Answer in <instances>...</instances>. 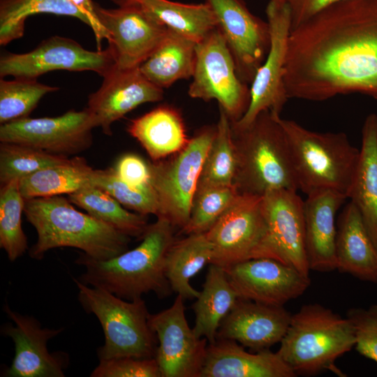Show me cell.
Here are the masks:
<instances>
[{
    "mask_svg": "<svg viewBox=\"0 0 377 377\" xmlns=\"http://www.w3.org/2000/svg\"><path fill=\"white\" fill-rule=\"evenodd\" d=\"M283 82L288 99H377V0L334 3L291 30Z\"/></svg>",
    "mask_w": 377,
    "mask_h": 377,
    "instance_id": "1",
    "label": "cell"
},
{
    "mask_svg": "<svg viewBox=\"0 0 377 377\" xmlns=\"http://www.w3.org/2000/svg\"><path fill=\"white\" fill-rule=\"evenodd\" d=\"M174 226L165 217L149 224L141 243L108 260H99L80 253L75 263L85 268L80 282L133 300L149 292L158 298L172 290L165 276L168 251L175 241Z\"/></svg>",
    "mask_w": 377,
    "mask_h": 377,
    "instance_id": "2",
    "label": "cell"
},
{
    "mask_svg": "<svg viewBox=\"0 0 377 377\" xmlns=\"http://www.w3.org/2000/svg\"><path fill=\"white\" fill-rule=\"evenodd\" d=\"M73 205L61 195L24 199V214L37 233L31 258L41 260L52 249L73 247L105 260L128 250L131 237Z\"/></svg>",
    "mask_w": 377,
    "mask_h": 377,
    "instance_id": "3",
    "label": "cell"
},
{
    "mask_svg": "<svg viewBox=\"0 0 377 377\" xmlns=\"http://www.w3.org/2000/svg\"><path fill=\"white\" fill-rule=\"evenodd\" d=\"M279 116L265 110L243 128L231 126L237 158L233 184L239 193L263 195L275 189L299 190Z\"/></svg>",
    "mask_w": 377,
    "mask_h": 377,
    "instance_id": "4",
    "label": "cell"
},
{
    "mask_svg": "<svg viewBox=\"0 0 377 377\" xmlns=\"http://www.w3.org/2000/svg\"><path fill=\"white\" fill-rule=\"evenodd\" d=\"M278 353L296 375L313 376L325 370L343 374L336 360L355 345L354 327L319 304L302 306L292 315Z\"/></svg>",
    "mask_w": 377,
    "mask_h": 377,
    "instance_id": "5",
    "label": "cell"
},
{
    "mask_svg": "<svg viewBox=\"0 0 377 377\" xmlns=\"http://www.w3.org/2000/svg\"><path fill=\"white\" fill-rule=\"evenodd\" d=\"M279 121L288 142L299 189L306 195L330 189L348 198L360 149L347 135L311 131L280 116Z\"/></svg>",
    "mask_w": 377,
    "mask_h": 377,
    "instance_id": "6",
    "label": "cell"
},
{
    "mask_svg": "<svg viewBox=\"0 0 377 377\" xmlns=\"http://www.w3.org/2000/svg\"><path fill=\"white\" fill-rule=\"evenodd\" d=\"M74 281L81 305L96 316L104 332L105 343L97 352L99 360L155 357L158 339L149 326V313L142 297L126 300L78 279Z\"/></svg>",
    "mask_w": 377,
    "mask_h": 377,
    "instance_id": "7",
    "label": "cell"
},
{
    "mask_svg": "<svg viewBox=\"0 0 377 377\" xmlns=\"http://www.w3.org/2000/svg\"><path fill=\"white\" fill-rule=\"evenodd\" d=\"M216 133V126L200 129L186 146L171 158L149 163L151 184L159 204L157 216L182 229L191 214L202 165Z\"/></svg>",
    "mask_w": 377,
    "mask_h": 377,
    "instance_id": "8",
    "label": "cell"
},
{
    "mask_svg": "<svg viewBox=\"0 0 377 377\" xmlns=\"http://www.w3.org/2000/svg\"><path fill=\"white\" fill-rule=\"evenodd\" d=\"M212 248L210 264L226 269L258 258H271L263 195L239 193L207 231Z\"/></svg>",
    "mask_w": 377,
    "mask_h": 377,
    "instance_id": "9",
    "label": "cell"
},
{
    "mask_svg": "<svg viewBox=\"0 0 377 377\" xmlns=\"http://www.w3.org/2000/svg\"><path fill=\"white\" fill-rule=\"evenodd\" d=\"M188 94L205 101L216 100L231 122L250 103V87L239 77L226 41L218 28L196 44L195 61Z\"/></svg>",
    "mask_w": 377,
    "mask_h": 377,
    "instance_id": "10",
    "label": "cell"
},
{
    "mask_svg": "<svg viewBox=\"0 0 377 377\" xmlns=\"http://www.w3.org/2000/svg\"><path fill=\"white\" fill-rule=\"evenodd\" d=\"M266 13L270 31L269 48L251 83L247 110L239 120L230 121L233 128L247 126L265 110L280 115L288 99L283 77L291 31L290 9L287 1H270Z\"/></svg>",
    "mask_w": 377,
    "mask_h": 377,
    "instance_id": "11",
    "label": "cell"
},
{
    "mask_svg": "<svg viewBox=\"0 0 377 377\" xmlns=\"http://www.w3.org/2000/svg\"><path fill=\"white\" fill-rule=\"evenodd\" d=\"M98 127L86 108L68 110L54 117H26L1 124L0 142H15L68 156L87 150L93 145L92 131Z\"/></svg>",
    "mask_w": 377,
    "mask_h": 377,
    "instance_id": "12",
    "label": "cell"
},
{
    "mask_svg": "<svg viewBox=\"0 0 377 377\" xmlns=\"http://www.w3.org/2000/svg\"><path fill=\"white\" fill-rule=\"evenodd\" d=\"M115 65L107 47L90 51L73 39L52 36L33 50L21 54L5 52L0 58V76L37 79L52 71H94L103 77Z\"/></svg>",
    "mask_w": 377,
    "mask_h": 377,
    "instance_id": "13",
    "label": "cell"
},
{
    "mask_svg": "<svg viewBox=\"0 0 377 377\" xmlns=\"http://www.w3.org/2000/svg\"><path fill=\"white\" fill-rule=\"evenodd\" d=\"M96 16L107 33L108 47L119 68L140 66L154 52L168 29L138 3L108 9L94 3Z\"/></svg>",
    "mask_w": 377,
    "mask_h": 377,
    "instance_id": "14",
    "label": "cell"
},
{
    "mask_svg": "<svg viewBox=\"0 0 377 377\" xmlns=\"http://www.w3.org/2000/svg\"><path fill=\"white\" fill-rule=\"evenodd\" d=\"M184 311V299L177 295L169 308L149 315L158 342L155 359L162 377H200L208 341L196 337Z\"/></svg>",
    "mask_w": 377,
    "mask_h": 377,
    "instance_id": "15",
    "label": "cell"
},
{
    "mask_svg": "<svg viewBox=\"0 0 377 377\" xmlns=\"http://www.w3.org/2000/svg\"><path fill=\"white\" fill-rule=\"evenodd\" d=\"M235 63L239 77L251 84L270 45L267 22L253 15L242 0H207Z\"/></svg>",
    "mask_w": 377,
    "mask_h": 377,
    "instance_id": "16",
    "label": "cell"
},
{
    "mask_svg": "<svg viewBox=\"0 0 377 377\" xmlns=\"http://www.w3.org/2000/svg\"><path fill=\"white\" fill-rule=\"evenodd\" d=\"M224 269L239 298L269 305L283 306L310 285L309 276L270 258L250 259Z\"/></svg>",
    "mask_w": 377,
    "mask_h": 377,
    "instance_id": "17",
    "label": "cell"
},
{
    "mask_svg": "<svg viewBox=\"0 0 377 377\" xmlns=\"http://www.w3.org/2000/svg\"><path fill=\"white\" fill-rule=\"evenodd\" d=\"M263 207L271 258L309 276L304 200L297 191H269L263 195Z\"/></svg>",
    "mask_w": 377,
    "mask_h": 377,
    "instance_id": "18",
    "label": "cell"
},
{
    "mask_svg": "<svg viewBox=\"0 0 377 377\" xmlns=\"http://www.w3.org/2000/svg\"><path fill=\"white\" fill-rule=\"evenodd\" d=\"M100 88L89 96L87 109L104 134L111 135L112 124L138 106L162 100L163 89L151 82L140 68L114 66L103 77Z\"/></svg>",
    "mask_w": 377,
    "mask_h": 377,
    "instance_id": "19",
    "label": "cell"
},
{
    "mask_svg": "<svg viewBox=\"0 0 377 377\" xmlns=\"http://www.w3.org/2000/svg\"><path fill=\"white\" fill-rule=\"evenodd\" d=\"M3 310L15 324L5 325L1 330L15 346L14 358L3 376L64 377V357L50 353L47 348V341L63 330L43 328L36 318L14 311L7 304Z\"/></svg>",
    "mask_w": 377,
    "mask_h": 377,
    "instance_id": "20",
    "label": "cell"
},
{
    "mask_svg": "<svg viewBox=\"0 0 377 377\" xmlns=\"http://www.w3.org/2000/svg\"><path fill=\"white\" fill-rule=\"evenodd\" d=\"M292 315L283 306H274L239 298L222 320L216 339H230L255 351L280 343Z\"/></svg>",
    "mask_w": 377,
    "mask_h": 377,
    "instance_id": "21",
    "label": "cell"
},
{
    "mask_svg": "<svg viewBox=\"0 0 377 377\" xmlns=\"http://www.w3.org/2000/svg\"><path fill=\"white\" fill-rule=\"evenodd\" d=\"M304 201L305 248L310 270L321 272L337 269L336 215L347 196L339 191L321 189Z\"/></svg>",
    "mask_w": 377,
    "mask_h": 377,
    "instance_id": "22",
    "label": "cell"
},
{
    "mask_svg": "<svg viewBox=\"0 0 377 377\" xmlns=\"http://www.w3.org/2000/svg\"><path fill=\"white\" fill-rule=\"evenodd\" d=\"M296 374L278 352L249 353L238 342L216 339L207 347L200 377H295Z\"/></svg>",
    "mask_w": 377,
    "mask_h": 377,
    "instance_id": "23",
    "label": "cell"
},
{
    "mask_svg": "<svg viewBox=\"0 0 377 377\" xmlns=\"http://www.w3.org/2000/svg\"><path fill=\"white\" fill-rule=\"evenodd\" d=\"M337 225V269L377 283V247L353 202L343 207Z\"/></svg>",
    "mask_w": 377,
    "mask_h": 377,
    "instance_id": "24",
    "label": "cell"
},
{
    "mask_svg": "<svg viewBox=\"0 0 377 377\" xmlns=\"http://www.w3.org/2000/svg\"><path fill=\"white\" fill-rule=\"evenodd\" d=\"M127 131L138 141L153 161L180 151L190 140L180 112L165 105L132 119Z\"/></svg>",
    "mask_w": 377,
    "mask_h": 377,
    "instance_id": "25",
    "label": "cell"
},
{
    "mask_svg": "<svg viewBox=\"0 0 377 377\" xmlns=\"http://www.w3.org/2000/svg\"><path fill=\"white\" fill-rule=\"evenodd\" d=\"M359 209L377 247V114H369L362 129L360 156L348 194Z\"/></svg>",
    "mask_w": 377,
    "mask_h": 377,
    "instance_id": "26",
    "label": "cell"
},
{
    "mask_svg": "<svg viewBox=\"0 0 377 377\" xmlns=\"http://www.w3.org/2000/svg\"><path fill=\"white\" fill-rule=\"evenodd\" d=\"M239 298L226 270L210 264L202 289L192 305L195 315L193 330L196 337L206 338L209 343H214L222 320Z\"/></svg>",
    "mask_w": 377,
    "mask_h": 377,
    "instance_id": "27",
    "label": "cell"
},
{
    "mask_svg": "<svg viewBox=\"0 0 377 377\" xmlns=\"http://www.w3.org/2000/svg\"><path fill=\"white\" fill-rule=\"evenodd\" d=\"M196 43L168 29L154 52L140 66L142 73L164 89L182 79L192 77Z\"/></svg>",
    "mask_w": 377,
    "mask_h": 377,
    "instance_id": "28",
    "label": "cell"
},
{
    "mask_svg": "<svg viewBox=\"0 0 377 377\" xmlns=\"http://www.w3.org/2000/svg\"><path fill=\"white\" fill-rule=\"evenodd\" d=\"M212 258V248L205 232L175 239L165 259V276L172 292L184 300L197 298L200 291L191 286L190 280L211 263Z\"/></svg>",
    "mask_w": 377,
    "mask_h": 377,
    "instance_id": "29",
    "label": "cell"
},
{
    "mask_svg": "<svg viewBox=\"0 0 377 377\" xmlns=\"http://www.w3.org/2000/svg\"><path fill=\"white\" fill-rule=\"evenodd\" d=\"M167 29L198 43L217 28L216 15L206 1L186 4L169 0H134Z\"/></svg>",
    "mask_w": 377,
    "mask_h": 377,
    "instance_id": "30",
    "label": "cell"
},
{
    "mask_svg": "<svg viewBox=\"0 0 377 377\" xmlns=\"http://www.w3.org/2000/svg\"><path fill=\"white\" fill-rule=\"evenodd\" d=\"M94 170L85 158L74 156L21 178L20 192L24 199L68 195L91 185Z\"/></svg>",
    "mask_w": 377,
    "mask_h": 377,
    "instance_id": "31",
    "label": "cell"
},
{
    "mask_svg": "<svg viewBox=\"0 0 377 377\" xmlns=\"http://www.w3.org/2000/svg\"><path fill=\"white\" fill-rule=\"evenodd\" d=\"M73 205L122 233L141 239L149 223L146 215L131 212L103 189L89 185L68 195Z\"/></svg>",
    "mask_w": 377,
    "mask_h": 377,
    "instance_id": "32",
    "label": "cell"
},
{
    "mask_svg": "<svg viewBox=\"0 0 377 377\" xmlns=\"http://www.w3.org/2000/svg\"><path fill=\"white\" fill-rule=\"evenodd\" d=\"M38 13L71 16L89 26L86 17L70 0H0V44L5 45L21 38L27 18Z\"/></svg>",
    "mask_w": 377,
    "mask_h": 377,
    "instance_id": "33",
    "label": "cell"
},
{
    "mask_svg": "<svg viewBox=\"0 0 377 377\" xmlns=\"http://www.w3.org/2000/svg\"><path fill=\"white\" fill-rule=\"evenodd\" d=\"M220 108L216 133L205 156L198 186H234L237 158L231 123Z\"/></svg>",
    "mask_w": 377,
    "mask_h": 377,
    "instance_id": "34",
    "label": "cell"
},
{
    "mask_svg": "<svg viewBox=\"0 0 377 377\" xmlns=\"http://www.w3.org/2000/svg\"><path fill=\"white\" fill-rule=\"evenodd\" d=\"M20 179H14L0 186V246L12 262L28 248L22 227L24 198L20 192Z\"/></svg>",
    "mask_w": 377,
    "mask_h": 377,
    "instance_id": "35",
    "label": "cell"
},
{
    "mask_svg": "<svg viewBox=\"0 0 377 377\" xmlns=\"http://www.w3.org/2000/svg\"><path fill=\"white\" fill-rule=\"evenodd\" d=\"M66 156L15 142L0 143V186L40 170L67 162Z\"/></svg>",
    "mask_w": 377,
    "mask_h": 377,
    "instance_id": "36",
    "label": "cell"
},
{
    "mask_svg": "<svg viewBox=\"0 0 377 377\" xmlns=\"http://www.w3.org/2000/svg\"><path fill=\"white\" fill-rule=\"evenodd\" d=\"M38 82L36 79L17 78L0 80V124L29 117L40 100L47 94L59 90Z\"/></svg>",
    "mask_w": 377,
    "mask_h": 377,
    "instance_id": "37",
    "label": "cell"
},
{
    "mask_svg": "<svg viewBox=\"0 0 377 377\" xmlns=\"http://www.w3.org/2000/svg\"><path fill=\"white\" fill-rule=\"evenodd\" d=\"M91 185L108 193L123 206L146 215L159 214V204L154 188L150 184L133 186L119 178L114 168L94 170Z\"/></svg>",
    "mask_w": 377,
    "mask_h": 377,
    "instance_id": "38",
    "label": "cell"
},
{
    "mask_svg": "<svg viewBox=\"0 0 377 377\" xmlns=\"http://www.w3.org/2000/svg\"><path fill=\"white\" fill-rule=\"evenodd\" d=\"M238 194L235 186L197 187L192 201L189 220L180 232L186 235L206 232Z\"/></svg>",
    "mask_w": 377,
    "mask_h": 377,
    "instance_id": "39",
    "label": "cell"
},
{
    "mask_svg": "<svg viewBox=\"0 0 377 377\" xmlns=\"http://www.w3.org/2000/svg\"><path fill=\"white\" fill-rule=\"evenodd\" d=\"M355 333V348L362 356L377 363V304L353 307L346 314Z\"/></svg>",
    "mask_w": 377,
    "mask_h": 377,
    "instance_id": "40",
    "label": "cell"
},
{
    "mask_svg": "<svg viewBox=\"0 0 377 377\" xmlns=\"http://www.w3.org/2000/svg\"><path fill=\"white\" fill-rule=\"evenodd\" d=\"M92 377H162L155 359L130 357L100 360Z\"/></svg>",
    "mask_w": 377,
    "mask_h": 377,
    "instance_id": "41",
    "label": "cell"
},
{
    "mask_svg": "<svg viewBox=\"0 0 377 377\" xmlns=\"http://www.w3.org/2000/svg\"><path fill=\"white\" fill-rule=\"evenodd\" d=\"M114 168L119 178L131 186H140L151 183L149 163L137 154L121 156Z\"/></svg>",
    "mask_w": 377,
    "mask_h": 377,
    "instance_id": "42",
    "label": "cell"
},
{
    "mask_svg": "<svg viewBox=\"0 0 377 377\" xmlns=\"http://www.w3.org/2000/svg\"><path fill=\"white\" fill-rule=\"evenodd\" d=\"M345 0H287L291 13V30L334 3Z\"/></svg>",
    "mask_w": 377,
    "mask_h": 377,
    "instance_id": "43",
    "label": "cell"
},
{
    "mask_svg": "<svg viewBox=\"0 0 377 377\" xmlns=\"http://www.w3.org/2000/svg\"><path fill=\"white\" fill-rule=\"evenodd\" d=\"M70 1L86 17L89 26L95 35L98 50L101 49V42L107 39L108 35L101 24L96 13L94 3L91 0H70Z\"/></svg>",
    "mask_w": 377,
    "mask_h": 377,
    "instance_id": "44",
    "label": "cell"
},
{
    "mask_svg": "<svg viewBox=\"0 0 377 377\" xmlns=\"http://www.w3.org/2000/svg\"><path fill=\"white\" fill-rule=\"evenodd\" d=\"M114 3L118 6H124L131 3H133L134 0H111Z\"/></svg>",
    "mask_w": 377,
    "mask_h": 377,
    "instance_id": "45",
    "label": "cell"
},
{
    "mask_svg": "<svg viewBox=\"0 0 377 377\" xmlns=\"http://www.w3.org/2000/svg\"><path fill=\"white\" fill-rule=\"evenodd\" d=\"M270 1L277 2V3H283V2L287 1V0H270Z\"/></svg>",
    "mask_w": 377,
    "mask_h": 377,
    "instance_id": "46",
    "label": "cell"
}]
</instances>
